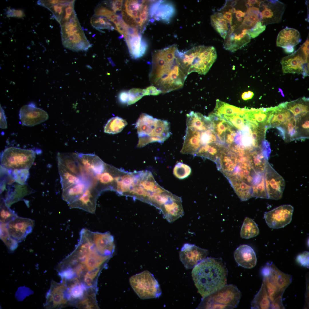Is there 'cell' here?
<instances>
[{"label":"cell","mask_w":309,"mask_h":309,"mask_svg":"<svg viewBox=\"0 0 309 309\" xmlns=\"http://www.w3.org/2000/svg\"><path fill=\"white\" fill-rule=\"evenodd\" d=\"M188 75L177 45L153 52L149 80L162 93L182 88Z\"/></svg>","instance_id":"1"},{"label":"cell","mask_w":309,"mask_h":309,"mask_svg":"<svg viewBox=\"0 0 309 309\" xmlns=\"http://www.w3.org/2000/svg\"><path fill=\"white\" fill-rule=\"evenodd\" d=\"M228 273L222 258L209 257L196 265L191 274L198 292L204 297L227 285Z\"/></svg>","instance_id":"2"},{"label":"cell","mask_w":309,"mask_h":309,"mask_svg":"<svg viewBox=\"0 0 309 309\" xmlns=\"http://www.w3.org/2000/svg\"><path fill=\"white\" fill-rule=\"evenodd\" d=\"M135 127L138 138L137 148H142L154 142L163 143L171 134L168 121L154 118L145 113L140 115Z\"/></svg>","instance_id":"3"},{"label":"cell","mask_w":309,"mask_h":309,"mask_svg":"<svg viewBox=\"0 0 309 309\" xmlns=\"http://www.w3.org/2000/svg\"><path fill=\"white\" fill-rule=\"evenodd\" d=\"M183 65L188 74L195 72L205 74L217 58L215 48L211 46L200 45L184 52H181Z\"/></svg>","instance_id":"4"},{"label":"cell","mask_w":309,"mask_h":309,"mask_svg":"<svg viewBox=\"0 0 309 309\" xmlns=\"http://www.w3.org/2000/svg\"><path fill=\"white\" fill-rule=\"evenodd\" d=\"M241 292L235 286L227 285L204 297L197 307L201 309H233L239 304Z\"/></svg>","instance_id":"5"},{"label":"cell","mask_w":309,"mask_h":309,"mask_svg":"<svg viewBox=\"0 0 309 309\" xmlns=\"http://www.w3.org/2000/svg\"><path fill=\"white\" fill-rule=\"evenodd\" d=\"M63 44L73 51L86 50L91 47L74 11L67 21L60 23Z\"/></svg>","instance_id":"6"},{"label":"cell","mask_w":309,"mask_h":309,"mask_svg":"<svg viewBox=\"0 0 309 309\" xmlns=\"http://www.w3.org/2000/svg\"><path fill=\"white\" fill-rule=\"evenodd\" d=\"M35 155L33 150L9 147L1 153V166L10 170H28L33 163Z\"/></svg>","instance_id":"7"},{"label":"cell","mask_w":309,"mask_h":309,"mask_svg":"<svg viewBox=\"0 0 309 309\" xmlns=\"http://www.w3.org/2000/svg\"><path fill=\"white\" fill-rule=\"evenodd\" d=\"M129 282L133 290L142 299L157 298L161 294L158 282L147 270L132 276Z\"/></svg>","instance_id":"8"},{"label":"cell","mask_w":309,"mask_h":309,"mask_svg":"<svg viewBox=\"0 0 309 309\" xmlns=\"http://www.w3.org/2000/svg\"><path fill=\"white\" fill-rule=\"evenodd\" d=\"M309 56L300 47L292 54L283 58L281 61L284 73L302 74L304 77L309 75Z\"/></svg>","instance_id":"9"},{"label":"cell","mask_w":309,"mask_h":309,"mask_svg":"<svg viewBox=\"0 0 309 309\" xmlns=\"http://www.w3.org/2000/svg\"><path fill=\"white\" fill-rule=\"evenodd\" d=\"M266 189L268 199L278 200L282 197L285 186L283 177L272 167L268 161L264 172Z\"/></svg>","instance_id":"10"},{"label":"cell","mask_w":309,"mask_h":309,"mask_svg":"<svg viewBox=\"0 0 309 309\" xmlns=\"http://www.w3.org/2000/svg\"><path fill=\"white\" fill-rule=\"evenodd\" d=\"M258 6L261 10V21L263 25L280 22L285 10V5L278 0L258 1Z\"/></svg>","instance_id":"11"},{"label":"cell","mask_w":309,"mask_h":309,"mask_svg":"<svg viewBox=\"0 0 309 309\" xmlns=\"http://www.w3.org/2000/svg\"><path fill=\"white\" fill-rule=\"evenodd\" d=\"M63 280L60 283L52 281L50 288L46 295V300L44 305L45 308L63 307L70 298L65 281Z\"/></svg>","instance_id":"12"},{"label":"cell","mask_w":309,"mask_h":309,"mask_svg":"<svg viewBox=\"0 0 309 309\" xmlns=\"http://www.w3.org/2000/svg\"><path fill=\"white\" fill-rule=\"evenodd\" d=\"M294 207L290 205H280L264 214L268 226L273 229L284 227L291 222Z\"/></svg>","instance_id":"13"},{"label":"cell","mask_w":309,"mask_h":309,"mask_svg":"<svg viewBox=\"0 0 309 309\" xmlns=\"http://www.w3.org/2000/svg\"><path fill=\"white\" fill-rule=\"evenodd\" d=\"M207 250L199 247L194 244H184L179 253L181 261L187 269L193 268L206 258Z\"/></svg>","instance_id":"14"},{"label":"cell","mask_w":309,"mask_h":309,"mask_svg":"<svg viewBox=\"0 0 309 309\" xmlns=\"http://www.w3.org/2000/svg\"><path fill=\"white\" fill-rule=\"evenodd\" d=\"M34 225L33 220L17 217L6 224V228L10 237L18 243L31 232Z\"/></svg>","instance_id":"15"},{"label":"cell","mask_w":309,"mask_h":309,"mask_svg":"<svg viewBox=\"0 0 309 309\" xmlns=\"http://www.w3.org/2000/svg\"><path fill=\"white\" fill-rule=\"evenodd\" d=\"M19 119L22 124L26 126H32L47 120L49 116L44 110L37 108L33 104L23 106L19 111Z\"/></svg>","instance_id":"16"},{"label":"cell","mask_w":309,"mask_h":309,"mask_svg":"<svg viewBox=\"0 0 309 309\" xmlns=\"http://www.w3.org/2000/svg\"><path fill=\"white\" fill-rule=\"evenodd\" d=\"M96 185L88 186L82 195L69 205L70 208L82 209L92 214L95 213L96 202L100 193Z\"/></svg>","instance_id":"17"},{"label":"cell","mask_w":309,"mask_h":309,"mask_svg":"<svg viewBox=\"0 0 309 309\" xmlns=\"http://www.w3.org/2000/svg\"><path fill=\"white\" fill-rule=\"evenodd\" d=\"M239 156L225 146L216 163L218 169L227 177L231 175L238 165Z\"/></svg>","instance_id":"18"},{"label":"cell","mask_w":309,"mask_h":309,"mask_svg":"<svg viewBox=\"0 0 309 309\" xmlns=\"http://www.w3.org/2000/svg\"><path fill=\"white\" fill-rule=\"evenodd\" d=\"M93 241L96 248L100 254L109 258L111 256L115 245L113 237L109 232H93Z\"/></svg>","instance_id":"19"},{"label":"cell","mask_w":309,"mask_h":309,"mask_svg":"<svg viewBox=\"0 0 309 309\" xmlns=\"http://www.w3.org/2000/svg\"><path fill=\"white\" fill-rule=\"evenodd\" d=\"M234 256L238 264L244 268L250 269L256 264L255 253L253 249L247 245H240L235 251Z\"/></svg>","instance_id":"20"},{"label":"cell","mask_w":309,"mask_h":309,"mask_svg":"<svg viewBox=\"0 0 309 309\" xmlns=\"http://www.w3.org/2000/svg\"><path fill=\"white\" fill-rule=\"evenodd\" d=\"M76 154L80 164L95 175L104 171L106 163L97 155L92 154L79 153H76Z\"/></svg>","instance_id":"21"},{"label":"cell","mask_w":309,"mask_h":309,"mask_svg":"<svg viewBox=\"0 0 309 309\" xmlns=\"http://www.w3.org/2000/svg\"><path fill=\"white\" fill-rule=\"evenodd\" d=\"M301 41L299 32L295 29L286 27L278 33L276 44L277 46L284 48L288 47H294Z\"/></svg>","instance_id":"22"},{"label":"cell","mask_w":309,"mask_h":309,"mask_svg":"<svg viewBox=\"0 0 309 309\" xmlns=\"http://www.w3.org/2000/svg\"><path fill=\"white\" fill-rule=\"evenodd\" d=\"M272 270L270 275L264 278L276 287L278 291L282 294L292 282L291 276L280 271L274 264H270Z\"/></svg>","instance_id":"23"},{"label":"cell","mask_w":309,"mask_h":309,"mask_svg":"<svg viewBox=\"0 0 309 309\" xmlns=\"http://www.w3.org/2000/svg\"><path fill=\"white\" fill-rule=\"evenodd\" d=\"M124 35L131 57L136 59L142 56L146 51L147 46L146 43L142 41L141 35L138 33Z\"/></svg>","instance_id":"24"},{"label":"cell","mask_w":309,"mask_h":309,"mask_svg":"<svg viewBox=\"0 0 309 309\" xmlns=\"http://www.w3.org/2000/svg\"><path fill=\"white\" fill-rule=\"evenodd\" d=\"M116 168L106 163L104 171L96 175V188L100 193L106 190H112Z\"/></svg>","instance_id":"25"},{"label":"cell","mask_w":309,"mask_h":309,"mask_svg":"<svg viewBox=\"0 0 309 309\" xmlns=\"http://www.w3.org/2000/svg\"><path fill=\"white\" fill-rule=\"evenodd\" d=\"M150 11L151 15L154 16L155 19L168 21L173 15L175 9L170 3L159 1L152 4Z\"/></svg>","instance_id":"26"},{"label":"cell","mask_w":309,"mask_h":309,"mask_svg":"<svg viewBox=\"0 0 309 309\" xmlns=\"http://www.w3.org/2000/svg\"><path fill=\"white\" fill-rule=\"evenodd\" d=\"M227 178L242 201H246L253 197L252 188L251 184L235 176H231Z\"/></svg>","instance_id":"27"},{"label":"cell","mask_w":309,"mask_h":309,"mask_svg":"<svg viewBox=\"0 0 309 309\" xmlns=\"http://www.w3.org/2000/svg\"><path fill=\"white\" fill-rule=\"evenodd\" d=\"M57 157L58 164L80 177V163L76 153L58 152Z\"/></svg>","instance_id":"28"},{"label":"cell","mask_w":309,"mask_h":309,"mask_svg":"<svg viewBox=\"0 0 309 309\" xmlns=\"http://www.w3.org/2000/svg\"><path fill=\"white\" fill-rule=\"evenodd\" d=\"M90 185L83 180L73 185L62 190V198L69 205L79 198Z\"/></svg>","instance_id":"29"},{"label":"cell","mask_w":309,"mask_h":309,"mask_svg":"<svg viewBox=\"0 0 309 309\" xmlns=\"http://www.w3.org/2000/svg\"><path fill=\"white\" fill-rule=\"evenodd\" d=\"M247 157L251 166L256 173L264 172L268 159L263 153L261 147L250 152Z\"/></svg>","instance_id":"30"},{"label":"cell","mask_w":309,"mask_h":309,"mask_svg":"<svg viewBox=\"0 0 309 309\" xmlns=\"http://www.w3.org/2000/svg\"><path fill=\"white\" fill-rule=\"evenodd\" d=\"M224 147L223 144L218 142L211 143L200 147L195 156L207 158L216 163Z\"/></svg>","instance_id":"31"},{"label":"cell","mask_w":309,"mask_h":309,"mask_svg":"<svg viewBox=\"0 0 309 309\" xmlns=\"http://www.w3.org/2000/svg\"><path fill=\"white\" fill-rule=\"evenodd\" d=\"M208 117L212 122L213 128L217 136L218 142L223 145L225 133L231 125L225 120L217 117L212 112L209 115Z\"/></svg>","instance_id":"32"},{"label":"cell","mask_w":309,"mask_h":309,"mask_svg":"<svg viewBox=\"0 0 309 309\" xmlns=\"http://www.w3.org/2000/svg\"><path fill=\"white\" fill-rule=\"evenodd\" d=\"M261 15L259 8L254 6L249 7L239 28L242 30L250 29L254 27L258 22H261Z\"/></svg>","instance_id":"33"},{"label":"cell","mask_w":309,"mask_h":309,"mask_svg":"<svg viewBox=\"0 0 309 309\" xmlns=\"http://www.w3.org/2000/svg\"><path fill=\"white\" fill-rule=\"evenodd\" d=\"M308 98L303 97L290 102H287L286 108L294 116L304 118L309 112Z\"/></svg>","instance_id":"34"},{"label":"cell","mask_w":309,"mask_h":309,"mask_svg":"<svg viewBox=\"0 0 309 309\" xmlns=\"http://www.w3.org/2000/svg\"><path fill=\"white\" fill-rule=\"evenodd\" d=\"M58 167L62 190L82 180L80 177L72 172L61 165L58 163Z\"/></svg>","instance_id":"35"},{"label":"cell","mask_w":309,"mask_h":309,"mask_svg":"<svg viewBox=\"0 0 309 309\" xmlns=\"http://www.w3.org/2000/svg\"><path fill=\"white\" fill-rule=\"evenodd\" d=\"M212 26L220 34L221 36L225 39L231 25L228 22L224 19L221 13H216L212 15L211 17Z\"/></svg>","instance_id":"36"},{"label":"cell","mask_w":309,"mask_h":309,"mask_svg":"<svg viewBox=\"0 0 309 309\" xmlns=\"http://www.w3.org/2000/svg\"><path fill=\"white\" fill-rule=\"evenodd\" d=\"M271 302L263 282L261 288L251 302V308L269 309L271 307Z\"/></svg>","instance_id":"37"},{"label":"cell","mask_w":309,"mask_h":309,"mask_svg":"<svg viewBox=\"0 0 309 309\" xmlns=\"http://www.w3.org/2000/svg\"><path fill=\"white\" fill-rule=\"evenodd\" d=\"M259 233V230L255 222L250 218H245L241 228V237L249 239L256 236Z\"/></svg>","instance_id":"38"},{"label":"cell","mask_w":309,"mask_h":309,"mask_svg":"<svg viewBox=\"0 0 309 309\" xmlns=\"http://www.w3.org/2000/svg\"><path fill=\"white\" fill-rule=\"evenodd\" d=\"M253 197L268 199L265 184L264 172L257 173L252 185Z\"/></svg>","instance_id":"39"},{"label":"cell","mask_w":309,"mask_h":309,"mask_svg":"<svg viewBox=\"0 0 309 309\" xmlns=\"http://www.w3.org/2000/svg\"><path fill=\"white\" fill-rule=\"evenodd\" d=\"M127 124L126 120L118 116L112 117L105 124L104 132L109 134H117L120 132Z\"/></svg>","instance_id":"40"},{"label":"cell","mask_w":309,"mask_h":309,"mask_svg":"<svg viewBox=\"0 0 309 309\" xmlns=\"http://www.w3.org/2000/svg\"><path fill=\"white\" fill-rule=\"evenodd\" d=\"M6 224L1 223V238L7 247L11 251L14 250L17 247L18 243L14 240L7 231Z\"/></svg>","instance_id":"41"},{"label":"cell","mask_w":309,"mask_h":309,"mask_svg":"<svg viewBox=\"0 0 309 309\" xmlns=\"http://www.w3.org/2000/svg\"><path fill=\"white\" fill-rule=\"evenodd\" d=\"M191 172V169L189 165L180 162L177 163L173 170L175 176L180 179L187 178Z\"/></svg>","instance_id":"42"},{"label":"cell","mask_w":309,"mask_h":309,"mask_svg":"<svg viewBox=\"0 0 309 309\" xmlns=\"http://www.w3.org/2000/svg\"><path fill=\"white\" fill-rule=\"evenodd\" d=\"M17 217L15 212L6 205L4 200H2L0 205L1 222L7 223Z\"/></svg>","instance_id":"43"},{"label":"cell","mask_w":309,"mask_h":309,"mask_svg":"<svg viewBox=\"0 0 309 309\" xmlns=\"http://www.w3.org/2000/svg\"><path fill=\"white\" fill-rule=\"evenodd\" d=\"M145 96L144 89L133 88L128 92V100L127 105L132 104Z\"/></svg>","instance_id":"44"},{"label":"cell","mask_w":309,"mask_h":309,"mask_svg":"<svg viewBox=\"0 0 309 309\" xmlns=\"http://www.w3.org/2000/svg\"><path fill=\"white\" fill-rule=\"evenodd\" d=\"M69 289L68 292L70 296L73 298H78L82 296L84 290V286L80 284L79 281L77 282L68 287Z\"/></svg>","instance_id":"45"},{"label":"cell","mask_w":309,"mask_h":309,"mask_svg":"<svg viewBox=\"0 0 309 309\" xmlns=\"http://www.w3.org/2000/svg\"><path fill=\"white\" fill-rule=\"evenodd\" d=\"M80 308L85 309L98 308L95 300L92 295H88L86 298L80 301L78 305Z\"/></svg>","instance_id":"46"},{"label":"cell","mask_w":309,"mask_h":309,"mask_svg":"<svg viewBox=\"0 0 309 309\" xmlns=\"http://www.w3.org/2000/svg\"><path fill=\"white\" fill-rule=\"evenodd\" d=\"M90 23L93 27L98 29L106 28L105 27L108 28L112 25L106 19L101 17L97 18L93 16L91 19Z\"/></svg>","instance_id":"47"},{"label":"cell","mask_w":309,"mask_h":309,"mask_svg":"<svg viewBox=\"0 0 309 309\" xmlns=\"http://www.w3.org/2000/svg\"><path fill=\"white\" fill-rule=\"evenodd\" d=\"M266 28V26L263 25L261 21H259L253 28L247 30V33L250 38H254L264 31Z\"/></svg>","instance_id":"48"},{"label":"cell","mask_w":309,"mask_h":309,"mask_svg":"<svg viewBox=\"0 0 309 309\" xmlns=\"http://www.w3.org/2000/svg\"><path fill=\"white\" fill-rule=\"evenodd\" d=\"M94 15L96 16H104L109 19L110 16L114 13L102 6L97 7L95 10Z\"/></svg>","instance_id":"49"},{"label":"cell","mask_w":309,"mask_h":309,"mask_svg":"<svg viewBox=\"0 0 309 309\" xmlns=\"http://www.w3.org/2000/svg\"><path fill=\"white\" fill-rule=\"evenodd\" d=\"M59 275L63 279L70 280L73 278L75 275V272L70 268L58 269Z\"/></svg>","instance_id":"50"},{"label":"cell","mask_w":309,"mask_h":309,"mask_svg":"<svg viewBox=\"0 0 309 309\" xmlns=\"http://www.w3.org/2000/svg\"><path fill=\"white\" fill-rule=\"evenodd\" d=\"M309 252L305 251L298 255L296 258V262L300 265L305 267H309Z\"/></svg>","instance_id":"51"},{"label":"cell","mask_w":309,"mask_h":309,"mask_svg":"<svg viewBox=\"0 0 309 309\" xmlns=\"http://www.w3.org/2000/svg\"><path fill=\"white\" fill-rule=\"evenodd\" d=\"M7 13L8 17H23L24 15L23 12L22 10L14 9H10L8 10Z\"/></svg>","instance_id":"52"},{"label":"cell","mask_w":309,"mask_h":309,"mask_svg":"<svg viewBox=\"0 0 309 309\" xmlns=\"http://www.w3.org/2000/svg\"><path fill=\"white\" fill-rule=\"evenodd\" d=\"M145 95H157L162 93V92L156 87L152 85L144 89Z\"/></svg>","instance_id":"53"},{"label":"cell","mask_w":309,"mask_h":309,"mask_svg":"<svg viewBox=\"0 0 309 309\" xmlns=\"http://www.w3.org/2000/svg\"><path fill=\"white\" fill-rule=\"evenodd\" d=\"M87 268L86 265L83 263L80 262L79 264L74 267V271L79 276H81L86 271Z\"/></svg>","instance_id":"54"},{"label":"cell","mask_w":309,"mask_h":309,"mask_svg":"<svg viewBox=\"0 0 309 309\" xmlns=\"http://www.w3.org/2000/svg\"><path fill=\"white\" fill-rule=\"evenodd\" d=\"M0 128L6 129L7 128V124L5 115L4 111L0 105Z\"/></svg>","instance_id":"55"},{"label":"cell","mask_w":309,"mask_h":309,"mask_svg":"<svg viewBox=\"0 0 309 309\" xmlns=\"http://www.w3.org/2000/svg\"><path fill=\"white\" fill-rule=\"evenodd\" d=\"M282 296L276 298L273 302L271 305V307L274 309L283 308L281 301Z\"/></svg>","instance_id":"56"},{"label":"cell","mask_w":309,"mask_h":309,"mask_svg":"<svg viewBox=\"0 0 309 309\" xmlns=\"http://www.w3.org/2000/svg\"><path fill=\"white\" fill-rule=\"evenodd\" d=\"M122 2V0H114L112 1V9L114 13L117 11L121 10Z\"/></svg>","instance_id":"57"},{"label":"cell","mask_w":309,"mask_h":309,"mask_svg":"<svg viewBox=\"0 0 309 309\" xmlns=\"http://www.w3.org/2000/svg\"><path fill=\"white\" fill-rule=\"evenodd\" d=\"M119 99L123 104H127L128 100V92L122 91L119 94Z\"/></svg>","instance_id":"58"},{"label":"cell","mask_w":309,"mask_h":309,"mask_svg":"<svg viewBox=\"0 0 309 309\" xmlns=\"http://www.w3.org/2000/svg\"><path fill=\"white\" fill-rule=\"evenodd\" d=\"M94 279L87 272L84 276V281L88 286L92 285Z\"/></svg>","instance_id":"59"},{"label":"cell","mask_w":309,"mask_h":309,"mask_svg":"<svg viewBox=\"0 0 309 309\" xmlns=\"http://www.w3.org/2000/svg\"><path fill=\"white\" fill-rule=\"evenodd\" d=\"M254 95L253 93L250 91L245 92L242 95V98L244 100H247L251 99Z\"/></svg>","instance_id":"60"},{"label":"cell","mask_w":309,"mask_h":309,"mask_svg":"<svg viewBox=\"0 0 309 309\" xmlns=\"http://www.w3.org/2000/svg\"><path fill=\"white\" fill-rule=\"evenodd\" d=\"M285 52L287 53H293L294 51V47H288L284 48Z\"/></svg>","instance_id":"61"},{"label":"cell","mask_w":309,"mask_h":309,"mask_svg":"<svg viewBox=\"0 0 309 309\" xmlns=\"http://www.w3.org/2000/svg\"><path fill=\"white\" fill-rule=\"evenodd\" d=\"M302 127L304 129H307L309 128V121L306 120L302 125Z\"/></svg>","instance_id":"62"},{"label":"cell","mask_w":309,"mask_h":309,"mask_svg":"<svg viewBox=\"0 0 309 309\" xmlns=\"http://www.w3.org/2000/svg\"><path fill=\"white\" fill-rule=\"evenodd\" d=\"M279 90L281 92V94L282 95V96H283V97H284V94L283 93V91L281 89H280V88H279Z\"/></svg>","instance_id":"63"}]
</instances>
